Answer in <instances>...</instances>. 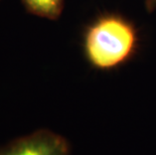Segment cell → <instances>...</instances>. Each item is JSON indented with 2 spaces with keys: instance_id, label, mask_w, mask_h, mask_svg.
Instances as JSON below:
<instances>
[{
  "instance_id": "obj_3",
  "label": "cell",
  "mask_w": 156,
  "mask_h": 155,
  "mask_svg": "<svg viewBox=\"0 0 156 155\" xmlns=\"http://www.w3.org/2000/svg\"><path fill=\"white\" fill-rule=\"evenodd\" d=\"M65 0H22L26 10L36 16L55 20L62 14Z\"/></svg>"
},
{
  "instance_id": "obj_4",
  "label": "cell",
  "mask_w": 156,
  "mask_h": 155,
  "mask_svg": "<svg viewBox=\"0 0 156 155\" xmlns=\"http://www.w3.org/2000/svg\"><path fill=\"white\" fill-rule=\"evenodd\" d=\"M145 6L148 11H153L156 9V0H145Z\"/></svg>"
},
{
  "instance_id": "obj_1",
  "label": "cell",
  "mask_w": 156,
  "mask_h": 155,
  "mask_svg": "<svg viewBox=\"0 0 156 155\" xmlns=\"http://www.w3.org/2000/svg\"><path fill=\"white\" fill-rule=\"evenodd\" d=\"M136 32L129 22L118 16H105L88 29L85 51L89 62L100 70H110L130 58Z\"/></svg>"
},
{
  "instance_id": "obj_2",
  "label": "cell",
  "mask_w": 156,
  "mask_h": 155,
  "mask_svg": "<svg viewBox=\"0 0 156 155\" xmlns=\"http://www.w3.org/2000/svg\"><path fill=\"white\" fill-rule=\"evenodd\" d=\"M71 145L64 136L48 129L13 140L0 148V155H69Z\"/></svg>"
}]
</instances>
